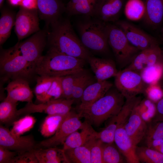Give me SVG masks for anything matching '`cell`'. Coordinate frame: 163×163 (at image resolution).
<instances>
[{
  "label": "cell",
  "instance_id": "6da1fadb",
  "mask_svg": "<svg viewBox=\"0 0 163 163\" xmlns=\"http://www.w3.org/2000/svg\"><path fill=\"white\" fill-rule=\"evenodd\" d=\"M50 26L51 30L47 33L49 48L86 61L92 55L76 35L69 19L61 17Z\"/></svg>",
  "mask_w": 163,
  "mask_h": 163
},
{
  "label": "cell",
  "instance_id": "7a4b0ae2",
  "mask_svg": "<svg viewBox=\"0 0 163 163\" xmlns=\"http://www.w3.org/2000/svg\"><path fill=\"white\" fill-rule=\"evenodd\" d=\"M124 96L113 86L102 97L88 105L78 107L80 117L96 126L118 114L125 102Z\"/></svg>",
  "mask_w": 163,
  "mask_h": 163
},
{
  "label": "cell",
  "instance_id": "3957f363",
  "mask_svg": "<svg viewBox=\"0 0 163 163\" xmlns=\"http://www.w3.org/2000/svg\"><path fill=\"white\" fill-rule=\"evenodd\" d=\"M83 16L76 23L80 39L90 52L101 55L110 52L107 24L92 16Z\"/></svg>",
  "mask_w": 163,
  "mask_h": 163
},
{
  "label": "cell",
  "instance_id": "277c9868",
  "mask_svg": "<svg viewBox=\"0 0 163 163\" xmlns=\"http://www.w3.org/2000/svg\"><path fill=\"white\" fill-rule=\"evenodd\" d=\"M86 61L49 48L37 62L35 73L39 76L62 77L83 70Z\"/></svg>",
  "mask_w": 163,
  "mask_h": 163
},
{
  "label": "cell",
  "instance_id": "5b68a950",
  "mask_svg": "<svg viewBox=\"0 0 163 163\" xmlns=\"http://www.w3.org/2000/svg\"><path fill=\"white\" fill-rule=\"evenodd\" d=\"M35 74L34 69L21 54L17 43L7 49L1 47L0 80L23 79L30 82Z\"/></svg>",
  "mask_w": 163,
  "mask_h": 163
},
{
  "label": "cell",
  "instance_id": "8992f818",
  "mask_svg": "<svg viewBox=\"0 0 163 163\" xmlns=\"http://www.w3.org/2000/svg\"><path fill=\"white\" fill-rule=\"evenodd\" d=\"M107 29L108 44L117 63L120 68H125L141 51L130 43L122 30L115 23H107Z\"/></svg>",
  "mask_w": 163,
  "mask_h": 163
},
{
  "label": "cell",
  "instance_id": "52a82bcc",
  "mask_svg": "<svg viewBox=\"0 0 163 163\" xmlns=\"http://www.w3.org/2000/svg\"><path fill=\"white\" fill-rule=\"evenodd\" d=\"M142 99L141 97L137 96L126 99L119 113L110 118V121L104 129L98 132V138L104 143H113L116 130L119 127L125 124L133 110Z\"/></svg>",
  "mask_w": 163,
  "mask_h": 163
},
{
  "label": "cell",
  "instance_id": "ba28073f",
  "mask_svg": "<svg viewBox=\"0 0 163 163\" xmlns=\"http://www.w3.org/2000/svg\"><path fill=\"white\" fill-rule=\"evenodd\" d=\"M114 77L115 87L126 99L144 94L148 85L139 74L130 70L119 71Z\"/></svg>",
  "mask_w": 163,
  "mask_h": 163
},
{
  "label": "cell",
  "instance_id": "9c48e42d",
  "mask_svg": "<svg viewBox=\"0 0 163 163\" xmlns=\"http://www.w3.org/2000/svg\"><path fill=\"white\" fill-rule=\"evenodd\" d=\"M78 113L71 111L59 126L55 133L51 137L40 141L37 144V148L55 147L63 144L66 138L72 133L81 129L84 126L80 120Z\"/></svg>",
  "mask_w": 163,
  "mask_h": 163
},
{
  "label": "cell",
  "instance_id": "30bf717a",
  "mask_svg": "<svg viewBox=\"0 0 163 163\" xmlns=\"http://www.w3.org/2000/svg\"><path fill=\"white\" fill-rule=\"evenodd\" d=\"M21 55L35 69L37 64L43 56V51L47 44V33L40 30L26 40L17 43Z\"/></svg>",
  "mask_w": 163,
  "mask_h": 163
},
{
  "label": "cell",
  "instance_id": "8fae6325",
  "mask_svg": "<svg viewBox=\"0 0 163 163\" xmlns=\"http://www.w3.org/2000/svg\"><path fill=\"white\" fill-rule=\"evenodd\" d=\"M74 101L72 99L61 98L38 104L28 102L24 107L18 110L17 115L19 117L35 113H43L48 115L66 114L71 111Z\"/></svg>",
  "mask_w": 163,
  "mask_h": 163
},
{
  "label": "cell",
  "instance_id": "7c38bea8",
  "mask_svg": "<svg viewBox=\"0 0 163 163\" xmlns=\"http://www.w3.org/2000/svg\"><path fill=\"white\" fill-rule=\"evenodd\" d=\"M37 9H28L21 6L16 15L14 31L18 42L40 30Z\"/></svg>",
  "mask_w": 163,
  "mask_h": 163
},
{
  "label": "cell",
  "instance_id": "4fadbf2b",
  "mask_svg": "<svg viewBox=\"0 0 163 163\" xmlns=\"http://www.w3.org/2000/svg\"><path fill=\"white\" fill-rule=\"evenodd\" d=\"M36 81L34 92L39 103L62 98L61 77L39 75Z\"/></svg>",
  "mask_w": 163,
  "mask_h": 163
},
{
  "label": "cell",
  "instance_id": "5bb4252c",
  "mask_svg": "<svg viewBox=\"0 0 163 163\" xmlns=\"http://www.w3.org/2000/svg\"><path fill=\"white\" fill-rule=\"evenodd\" d=\"M114 23L122 30L130 43L140 51L158 43L154 37L128 21L118 20Z\"/></svg>",
  "mask_w": 163,
  "mask_h": 163
},
{
  "label": "cell",
  "instance_id": "9a60e30c",
  "mask_svg": "<svg viewBox=\"0 0 163 163\" xmlns=\"http://www.w3.org/2000/svg\"><path fill=\"white\" fill-rule=\"evenodd\" d=\"M37 144L32 135L16 136L12 135L8 128L0 125V146L19 153L33 150Z\"/></svg>",
  "mask_w": 163,
  "mask_h": 163
},
{
  "label": "cell",
  "instance_id": "2e32d148",
  "mask_svg": "<svg viewBox=\"0 0 163 163\" xmlns=\"http://www.w3.org/2000/svg\"><path fill=\"white\" fill-rule=\"evenodd\" d=\"M37 9L40 18L46 27L62 17L65 6L60 0H37Z\"/></svg>",
  "mask_w": 163,
  "mask_h": 163
},
{
  "label": "cell",
  "instance_id": "e0dca14e",
  "mask_svg": "<svg viewBox=\"0 0 163 163\" xmlns=\"http://www.w3.org/2000/svg\"><path fill=\"white\" fill-rule=\"evenodd\" d=\"M125 0H100L94 17L105 23L119 20Z\"/></svg>",
  "mask_w": 163,
  "mask_h": 163
},
{
  "label": "cell",
  "instance_id": "ac0fdd59",
  "mask_svg": "<svg viewBox=\"0 0 163 163\" xmlns=\"http://www.w3.org/2000/svg\"><path fill=\"white\" fill-rule=\"evenodd\" d=\"M87 61L97 81L106 80L111 77H115L119 71L115 62L110 59L99 58L92 55L88 58Z\"/></svg>",
  "mask_w": 163,
  "mask_h": 163
},
{
  "label": "cell",
  "instance_id": "d6986e66",
  "mask_svg": "<svg viewBox=\"0 0 163 163\" xmlns=\"http://www.w3.org/2000/svg\"><path fill=\"white\" fill-rule=\"evenodd\" d=\"M137 106L133 110L124 126L126 133L136 146L144 138L147 128V123L139 114Z\"/></svg>",
  "mask_w": 163,
  "mask_h": 163
},
{
  "label": "cell",
  "instance_id": "ffe728a7",
  "mask_svg": "<svg viewBox=\"0 0 163 163\" xmlns=\"http://www.w3.org/2000/svg\"><path fill=\"white\" fill-rule=\"evenodd\" d=\"M124 126L119 127L116 130L114 142L127 163H139L136 153V146L126 133Z\"/></svg>",
  "mask_w": 163,
  "mask_h": 163
},
{
  "label": "cell",
  "instance_id": "44dd1931",
  "mask_svg": "<svg viewBox=\"0 0 163 163\" xmlns=\"http://www.w3.org/2000/svg\"><path fill=\"white\" fill-rule=\"evenodd\" d=\"M5 89L7 92L6 97L14 101L32 102L34 95L29 85V82L16 79L9 82Z\"/></svg>",
  "mask_w": 163,
  "mask_h": 163
},
{
  "label": "cell",
  "instance_id": "7402d4cb",
  "mask_svg": "<svg viewBox=\"0 0 163 163\" xmlns=\"http://www.w3.org/2000/svg\"><path fill=\"white\" fill-rule=\"evenodd\" d=\"M84 123L81 132L75 131L66 138L63 144V150L85 145L91 139L97 137L98 132L91 124L86 121Z\"/></svg>",
  "mask_w": 163,
  "mask_h": 163
},
{
  "label": "cell",
  "instance_id": "603a6c76",
  "mask_svg": "<svg viewBox=\"0 0 163 163\" xmlns=\"http://www.w3.org/2000/svg\"><path fill=\"white\" fill-rule=\"evenodd\" d=\"M145 14L143 19L148 27L156 29L163 21V0H143Z\"/></svg>",
  "mask_w": 163,
  "mask_h": 163
},
{
  "label": "cell",
  "instance_id": "cb8c5ba5",
  "mask_svg": "<svg viewBox=\"0 0 163 163\" xmlns=\"http://www.w3.org/2000/svg\"><path fill=\"white\" fill-rule=\"evenodd\" d=\"M113 86L111 82L107 80L97 81L90 85L84 91L78 107L86 106L95 102L103 97Z\"/></svg>",
  "mask_w": 163,
  "mask_h": 163
},
{
  "label": "cell",
  "instance_id": "d4e9b609",
  "mask_svg": "<svg viewBox=\"0 0 163 163\" xmlns=\"http://www.w3.org/2000/svg\"><path fill=\"white\" fill-rule=\"evenodd\" d=\"M100 0H70L65 6L69 16L82 15L94 16Z\"/></svg>",
  "mask_w": 163,
  "mask_h": 163
},
{
  "label": "cell",
  "instance_id": "484cf974",
  "mask_svg": "<svg viewBox=\"0 0 163 163\" xmlns=\"http://www.w3.org/2000/svg\"><path fill=\"white\" fill-rule=\"evenodd\" d=\"M39 163L66 162L62 149L55 147L37 148L34 150Z\"/></svg>",
  "mask_w": 163,
  "mask_h": 163
},
{
  "label": "cell",
  "instance_id": "4316f807",
  "mask_svg": "<svg viewBox=\"0 0 163 163\" xmlns=\"http://www.w3.org/2000/svg\"><path fill=\"white\" fill-rule=\"evenodd\" d=\"M17 102L5 98L0 104L1 124L7 126L13 124L18 117L17 115Z\"/></svg>",
  "mask_w": 163,
  "mask_h": 163
},
{
  "label": "cell",
  "instance_id": "83f0119b",
  "mask_svg": "<svg viewBox=\"0 0 163 163\" xmlns=\"http://www.w3.org/2000/svg\"><path fill=\"white\" fill-rule=\"evenodd\" d=\"M0 18V45H2L10 36L14 26L16 15L7 9H3Z\"/></svg>",
  "mask_w": 163,
  "mask_h": 163
},
{
  "label": "cell",
  "instance_id": "f1b7e54d",
  "mask_svg": "<svg viewBox=\"0 0 163 163\" xmlns=\"http://www.w3.org/2000/svg\"><path fill=\"white\" fill-rule=\"evenodd\" d=\"M63 150L67 163H91L90 150L85 145Z\"/></svg>",
  "mask_w": 163,
  "mask_h": 163
},
{
  "label": "cell",
  "instance_id": "f546056e",
  "mask_svg": "<svg viewBox=\"0 0 163 163\" xmlns=\"http://www.w3.org/2000/svg\"><path fill=\"white\" fill-rule=\"evenodd\" d=\"M68 113L48 115L40 127V132L42 136L45 137L53 136Z\"/></svg>",
  "mask_w": 163,
  "mask_h": 163
},
{
  "label": "cell",
  "instance_id": "4dcf8cb0",
  "mask_svg": "<svg viewBox=\"0 0 163 163\" xmlns=\"http://www.w3.org/2000/svg\"><path fill=\"white\" fill-rule=\"evenodd\" d=\"M145 11L144 3L142 0H128L124 8L125 16L132 21L143 19Z\"/></svg>",
  "mask_w": 163,
  "mask_h": 163
},
{
  "label": "cell",
  "instance_id": "1f68e13d",
  "mask_svg": "<svg viewBox=\"0 0 163 163\" xmlns=\"http://www.w3.org/2000/svg\"><path fill=\"white\" fill-rule=\"evenodd\" d=\"M136 153L140 162L163 163V154L147 146H137Z\"/></svg>",
  "mask_w": 163,
  "mask_h": 163
},
{
  "label": "cell",
  "instance_id": "d6a6232c",
  "mask_svg": "<svg viewBox=\"0 0 163 163\" xmlns=\"http://www.w3.org/2000/svg\"><path fill=\"white\" fill-rule=\"evenodd\" d=\"M86 73L84 69L77 72L61 77L63 91L62 98L72 99L74 87L79 79Z\"/></svg>",
  "mask_w": 163,
  "mask_h": 163
},
{
  "label": "cell",
  "instance_id": "836d02e7",
  "mask_svg": "<svg viewBox=\"0 0 163 163\" xmlns=\"http://www.w3.org/2000/svg\"><path fill=\"white\" fill-rule=\"evenodd\" d=\"M36 122L35 118L29 114L15 121L10 132L14 136H20L32 129Z\"/></svg>",
  "mask_w": 163,
  "mask_h": 163
},
{
  "label": "cell",
  "instance_id": "e575fe53",
  "mask_svg": "<svg viewBox=\"0 0 163 163\" xmlns=\"http://www.w3.org/2000/svg\"><path fill=\"white\" fill-rule=\"evenodd\" d=\"M147 123V130L144 138L146 145L153 140L163 139V120H151Z\"/></svg>",
  "mask_w": 163,
  "mask_h": 163
},
{
  "label": "cell",
  "instance_id": "d590c367",
  "mask_svg": "<svg viewBox=\"0 0 163 163\" xmlns=\"http://www.w3.org/2000/svg\"><path fill=\"white\" fill-rule=\"evenodd\" d=\"M163 72V66H146L142 70L140 75L143 81L149 85L159 81Z\"/></svg>",
  "mask_w": 163,
  "mask_h": 163
},
{
  "label": "cell",
  "instance_id": "8d00e7d4",
  "mask_svg": "<svg viewBox=\"0 0 163 163\" xmlns=\"http://www.w3.org/2000/svg\"><path fill=\"white\" fill-rule=\"evenodd\" d=\"M113 143H103L102 158L104 163H121L124 162L121 154Z\"/></svg>",
  "mask_w": 163,
  "mask_h": 163
},
{
  "label": "cell",
  "instance_id": "74e56055",
  "mask_svg": "<svg viewBox=\"0 0 163 163\" xmlns=\"http://www.w3.org/2000/svg\"><path fill=\"white\" fill-rule=\"evenodd\" d=\"M103 143L97 137H96L85 145L89 149L91 163H104L102 158Z\"/></svg>",
  "mask_w": 163,
  "mask_h": 163
},
{
  "label": "cell",
  "instance_id": "f35d334b",
  "mask_svg": "<svg viewBox=\"0 0 163 163\" xmlns=\"http://www.w3.org/2000/svg\"><path fill=\"white\" fill-rule=\"evenodd\" d=\"M137 107L139 114L147 122L150 121L155 115V104L148 98L142 99Z\"/></svg>",
  "mask_w": 163,
  "mask_h": 163
},
{
  "label": "cell",
  "instance_id": "ab89813d",
  "mask_svg": "<svg viewBox=\"0 0 163 163\" xmlns=\"http://www.w3.org/2000/svg\"><path fill=\"white\" fill-rule=\"evenodd\" d=\"M151 47L140 51L131 63L123 69L132 71L140 74L146 66L147 57Z\"/></svg>",
  "mask_w": 163,
  "mask_h": 163
},
{
  "label": "cell",
  "instance_id": "60d3db41",
  "mask_svg": "<svg viewBox=\"0 0 163 163\" xmlns=\"http://www.w3.org/2000/svg\"><path fill=\"white\" fill-rule=\"evenodd\" d=\"M94 82L92 77L86 73L79 79L74 87L72 98L74 101H81L85 90L88 85Z\"/></svg>",
  "mask_w": 163,
  "mask_h": 163
},
{
  "label": "cell",
  "instance_id": "b9f144b4",
  "mask_svg": "<svg viewBox=\"0 0 163 163\" xmlns=\"http://www.w3.org/2000/svg\"><path fill=\"white\" fill-rule=\"evenodd\" d=\"M155 65L163 66V50L159 43L151 48L147 57L146 66Z\"/></svg>",
  "mask_w": 163,
  "mask_h": 163
},
{
  "label": "cell",
  "instance_id": "7bdbcfd3",
  "mask_svg": "<svg viewBox=\"0 0 163 163\" xmlns=\"http://www.w3.org/2000/svg\"><path fill=\"white\" fill-rule=\"evenodd\" d=\"M147 98L154 102L156 103L163 96V91L161 86L158 82L148 85L144 93Z\"/></svg>",
  "mask_w": 163,
  "mask_h": 163
},
{
  "label": "cell",
  "instance_id": "ee69618b",
  "mask_svg": "<svg viewBox=\"0 0 163 163\" xmlns=\"http://www.w3.org/2000/svg\"><path fill=\"white\" fill-rule=\"evenodd\" d=\"M34 150L19 153L11 163H39Z\"/></svg>",
  "mask_w": 163,
  "mask_h": 163
},
{
  "label": "cell",
  "instance_id": "f6af8a7d",
  "mask_svg": "<svg viewBox=\"0 0 163 163\" xmlns=\"http://www.w3.org/2000/svg\"><path fill=\"white\" fill-rule=\"evenodd\" d=\"M18 153L0 146V163H11Z\"/></svg>",
  "mask_w": 163,
  "mask_h": 163
},
{
  "label": "cell",
  "instance_id": "bcb514c9",
  "mask_svg": "<svg viewBox=\"0 0 163 163\" xmlns=\"http://www.w3.org/2000/svg\"><path fill=\"white\" fill-rule=\"evenodd\" d=\"M161 86L163 91V84ZM155 104L156 111L155 115L152 120H163V96Z\"/></svg>",
  "mask_w": 163,
  "mask_h": 163
},
{
  "label": "cell",
  "instance_id": "7dc6e473",
  "mask_svg": "<svg viewBox=\"0 0 163 163\" xmlns=\"http://www.w3.org/2000/svg\"><path fill=\"white\" fill-rule=\"evenodd\" d=\"M147 146L163 154V139L153 140Z\"/></svg>",
  "mask_w": 163,
  "mask_h": 163
},
{
  "label": "cell",
  "instance_id": "c3c4849f",
  "mask_svg": "<svg viewBox=\"0 0 163 163\" xmlns=\"http://www.w3.org/2000/svg\"><path fill=\"white\" fill-rule=\"evenodd\" d=\"M37 0H22L21 6L27 9H37Z\"/></svg>",
  "mask_w": 163,
  "mask_h": 163
},
{
  "label": "cell",
  "instance_id": "681fc988",
  "mask_svg": "<svg viewBox=\"0 0 163 163\" xmlns=\"http://www.w3.org/2000/svg\"><path fill=\"white\" fill-rule=\"evenodd\" d=\"M9 3L13 6L21 5L22 0H8Z\"/></svg>",
  "mask_w": 163,
  "mask_h": 163
},
{
  "label": "cell",
  "instance_id": "f907efd6",
  "mask_svg": "<svg viewBox=\"0 0 163 163\" xmlns=\"http://www.w3.org/2000/svg\"><path fill=\"white\" fill-rule=\"evenodd\" d=\"M4 0H0V7L1 8L2 6Z\"/></svg>",
  "mask_w": 163,
  "mask_h": 163
},
{
  "label": "cell",
  "instance_id": "816d5d0a",
  "mask_svg": "<svg viewBox=\"0 0 163 163\" xmlns=\"http://www.w3.org/2000/svg\"><path fill=\"white\" fill-rule=\"evenodd\" d=\"M159 81H163V72L160 79Z\"/></svg>",
  "mask_w": 163,
  "mask_h": 163
},
{
  "label": "cell",
  "instance_id": "f5cc1de1",
  "mask_svg": "<svg viewBox=\"0 0 163 163\" xmlns=\"http://www.w3.org/2000/svg\"><path fill=\"white\" fill-rule=\"evenodd\" d=\"M161 36H162V38L163 39V27H162V28L161 29Z\"/></svg>",
  "mask_w": 163,
  "mask_h": 163
},
{
  "label": "cell",
  "instance_id": "db71d44e",
  "mask_svg": "<svg viewBox=\"0 0 163 163\" xmlns=\"http://www.w3.org/2000/svg\"></svg>",
  "mask_w": 163,
  "mask_h": 163
}]
</instances>
